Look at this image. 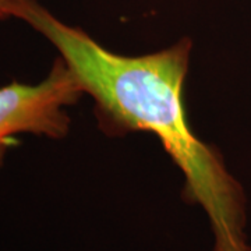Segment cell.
<instances>
[{
  "mask_svg": "<svg viewBox=\"0 0 251 251\" xmlns=\"http://www.w3.org/2000/svg\"><path fill=\"white\" fill-rule=\"evenodd\" d=\"M84 97L80 81L60 56L39 82L11 81L0 87V169L20 135L66 138L72 128L67 109Z\"/></svg>",
  "mask_w": 251,
  "mask_h": 251,
  "instance_id": "7a4b0ae2",
  "label": "cell"
},
{
  "mask_svg": "<svg viewBox=\"0 0 251 251\" xmlns=\"http://www.w3.org/2000/svg\"><path fill=\"white\" fill-rule=\"evenodd\" d=\"M17 20L53 46L94 102L98 128L106 137L147 131L156 135L183 175L181 197L205 214L212 244L208 251H251L249 200L215 145L190 126L184 105L193 41L144 54H122L70 25L38 0H23Z\"/></svg>",
  "mask_w": 251,
  "mask_h": 251,
  "instance_id": "6da1fadb",
  "label": "cell"
},
{
  "mask_svg": "<svg viewBox=\"0 0 251 251\" xmlns=\"http://www.w3.org/2000/svg\"><path fill=\"white\" fill-rule=\"evenodd\" d=\"M23 0H0V20L17 18Z\"/></svg>",
  "mask_w": 251,
  "mask_h": 251,
  "instance_id": "3957f363",
  "label": "cell"
}]
</instances>
